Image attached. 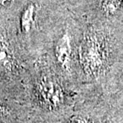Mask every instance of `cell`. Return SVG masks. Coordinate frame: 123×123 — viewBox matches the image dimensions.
Masks as SVG:
<instances>
[{
	"instance_id": "cell-1",
	"label": "cell",
	"mask_w": 123,
	"mask_h": 123,
	"mask_svg": "<svg viewBox=\"0 0 123 123\" xmlns=\"http://www.w3.org/2000/svg\"><path fill=\"white\" fill-rule=\"evenodd\" d=\"M110 57V49L102 34H90L82 43L80 60L85 72L98 76L105 70Z\"/></svg>"
},
{
	"instance_id": "cell-2",
	"label": "cell",
	"mask_w": 123,
	"mask_h": 123,
	"mask_svg": "<svg viewBox=\"0 0 123 123\" xmlns=\"http://www.w3.org/2000/svg\"><path fill=\"white\" fill-rule=\"evenodd\" d=\"M37 98L43 107L55 110L64 102V93L62 87L55 81L44 78L37 86Z\"/></svg>"
},
{
	"instance_id": "cell-3",
	"label": "cell",
	"mask_w": 123,
	"mask_h": 123,
	"mask_svg": "<svg viewBox=\"0 0 123 123\" xmlns=\"http://www.w3.org/2000/svg\"><path fill=\"white\" fill-rule=\"evenodd\" d=\"M71 50L70 38L67 33H64L58 38L55 46V58L58 64L64 69L70 66Z\"/></svg>"
},
{
	"instance_id": "cell-4",
	"label": "cell",
	"mask_w": 123,
	"mask_h": 123,
	"mask_svg": "<svg viewBox=\"0 0 123 123\" xmlns=\"http://www.w3.org/2000/svg\"><path fill=\"white\" fill-rule=\"evenodd\" d=\"M34 13H35V6L34 4H29L24 10L21 16L20 25L23 33H30L34 22Z\"/></svg>"
},
{
	"instance_id": "cell-5",
	"label": "cell",
	"mask_w": 123,
	"mask_h": 123,
	"mask_svg": "<svg viewBox=\"0 0 123 123\" xmlns=\"http://www.w3.org/2000/svg\"><path fill=\"white\" fill-rule=\"evenodd\" d=\"M122 0H102V9L108 16L114 14L118 10Z\"/></svg>"
},
{
	"instance_id": "cell-6",
	"label": "cell",
	"mask_w": 123,
	"mask_h": 123,
	"mask_svg": "<svg viewBox=\"0 0 123 123\" xmlns=\"http://www.w3.org/2000/svg\"><path fill=\"white\" fill-rule=\"evenodd\" d=\"M12 57L6 46H0V65L6 69L12 66Z\"/></svg>"
},
{
	"instance_id": "cell-7",
	"label": "cell",
	"mask_w": 123,
	"mask_h": 123,
	"mask_svg": "<svg viewBox=\"0 0 123 123\" xmlns=\"http://www.w3.org/2000/svg\"><path fill=\"white\" fill-rule=\"evenodd\" d=\"M70 123H91V122L86 117L80 116V115H76L70 118Z\"/></svg>"
},
{
	"instance_id": "cell-8",
	"label": "cell",
	"mask_w": 123,
	"mask_h": 123,
	"mask_svg": "<svg viewBox=\"0 0 123 123\" xmlns=\"http://www.w3.org/2000/svg\"><path fill=\"white\" fill-rule=\"evenodd\" d=\"M15 0H0V3L4 6H10L14 2Z\"/></svg>"
},
{
	"instance_id": "cell-9",
	"label": "cell",
	"mask_w": 123,
	"mask_h": 123,
	"mask_svg": "<svg viewBox=\"0 0 123 123\" xmlns=\"http://www.w3.org/2000/svg\"><path fill=\"white\" fill-rule=\"evenodd\" d=\"M6 112V109H5L4 106H2V105H0V114H2Z\"/></svg>"
},
{
	"instance_id": "cell-10",
	"label": "cell",
	"mask_w": 123,
	"mask_h": 123,
	"mask_svg": "<svg viewBox=\"0 0 123 123\" xmlns=\"http://www.w3.org/2000/svg\"></svg>"
}]
</instances>
